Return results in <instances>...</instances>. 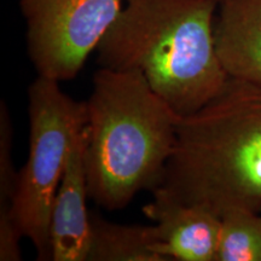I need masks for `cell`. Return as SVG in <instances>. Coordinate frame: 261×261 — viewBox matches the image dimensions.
<instances>
[{"instance_id": "cell-10", "label": "cell", "mask_w": 261, "mask_h": 261, "mask_svg": "<svg viewBox=\"0 0 261 261\" xmlns=\"http://www.w3.org/2000/svg\"><path fill=\"white\" fill-rule=\"evenodd\" d=\"M215 261H261V213L231 208L220 215Z\"/></svg>"}, {"instance_id": "cell-11", "label": "cell", "mask_w": 261, "mask_h": 261, "mask_svg": "<svg viewBox=\"0 0 261 261\" xmlns=\"http://www.w3.org/2000/svg\"><path fill=\"white\" fill-rule=\"evenodd\" d=\"M4 102L0 108V223L12 221L10 218L18 173H15L11 159L12 126Z\"/></svg>"}, {"instance_id": "cell-12", "label": "cell", "mask_w": 261, "mask_h": 261, "mask_svg": "<svg viewBox=\"0 0 261 261\" xmlns=\"http://www.w3.org/2000/svg\"><path fill=\"white\" fill-rule=\"evenodd\" d=\"M259 212H260V213H261V207H260V210H259Z\"/></svg>"}, {"instance_id": "cell-6", "label": "cell", "mask_w": 261, "mask_h": 261, "mask_svg": "<svg viewBox=\"0 0 261 261\" xmlns=\"http://www.w3.org/2000/svg\"><path fill=\"white\" fill-rule=\"evenodd\" d=\"M154 200L143 207L155 225L149 226L155 252L163 261H215L220 217L202 205L185 204L152 191Z\"/></svg>"}, {"instance_id": "cell-7", "label": "cell", "mask_w": 261, "mask_h": 261, "mask_svg": "<svg viewBox=\"0 0 261 261\" xmlns=\"http://www.w3.org/2000/svg\"><path fill=\"white\" fill-rule=\"evenodd\" d=\"M86 139L85 126L68 158L52 205L50 248L54 261H87L89 257L92 224L86 207L90 197L85 169Z\"/></svg>"}, {"instance_id": "cell-2", "label": "cell", "mask_w": 261, "mask_h": 261, "mask_svg": "<svg viewBox=\"0 0 261 261\" xmlns=\"http://www.w3.org/2000/svg\"><path fill=\"white\" fill-rule=\"evenodd\" d=\"M86 106L89 196L107 211L123 210L162 182L181 116L136 70L99 68Z\"/></svg>"}, {"instance_id": "cell-5", "label": "cell", "mask_w": 261, "mask_h": 261, "mask_svg": "<svg viewBox=\"0 0 261 261\" xmlns=\"http://www.w3.org/2000/svg\"><path fill=\"white\" fill-rule=\"evenodd\" d=\"M19 5L38 75L62 83L74 79L97 51L125 0H21Z\"/></svg>"}, {"instance_id": "cell-3", "label": "cell", "mask_w": 261, "mask_h": 261, "mask_svg": "<svg viewBox=\"0 0 261 261\" xmlns=\"http://www.w3.org/2000/svg\"><path fill=\"white\" fill-rule=\"evenodd\" d=\"M154 191L220 217L261 207V85L228 77L198 112L181 116L174 154Z\"/></svg>"}, {"instance_id": "cell-1", "label": "cell", "mask_w": 261, "mask_h": 261, "mask_svg": "<svg viewBox=\"0 0 261 261\" xmlns=\"http://www.w3.org/2000/svg\"><path fill=\"white\" fill-rule=\"evenodd\" d=\"M219 0H125L100 41V68L136 70L180 116L223 90L228 75L215 44Z\"/></svg>"}, {"instance_id": "cell-8", "label": "cell", "mask_w": 261, "mask_h": 261, "mask_svg": "<svg viewBox=\"0 0 261 261\" xmlns=\"http://www.w3.org/2000/svg\"><path fill=\"white\" fill-rule=\"evenodd\" d=\"M214 33L228 76L261 85V0H219Z\"/></svg>"}, {"instance_id": "cell-4", "label": "cell", "mask_w": 261, "mask_h": 261, "mask_svg": "<svg viewBox=\"0 0 261 261\" xmlns=\"http://www.w3.org/2000/svg\"><path fill=\"white\" fill-rule=\"evenodd\" d=\"M29 152L18 173L10 218L31 241L38 260H51L52 205L73 146L87 122L86 102L70 98L60 83L39 76L28 89Z\"/></svg>"}, {"instance_id": "cell-9", "label": "cell", "mask_w": 261, "mask_h": 261, "mask_svg": "<svg viewBox=\"0 0 261 261\" xmlns=\"http://www.w3.org/2000/svg\"><path fill=\"white\" fill-rule=\"evenodd\" d=\"M92 238L87 261H163L155 252L149 226L110 223L91 215Z\"/></svg>"}]
</instances>
